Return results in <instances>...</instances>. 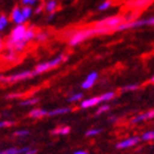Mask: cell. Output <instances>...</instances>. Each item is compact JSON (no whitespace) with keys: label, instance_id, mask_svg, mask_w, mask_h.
I'll return each instance as SVG.
<instances>
[{"label":"cell","instance_id":"30","mask_svg":"<svg viewBox=\"0 0 154 154\" xmlns=\"http://www.w3.org/2000/svg\"><path fill=\"white\" fill-rule=\"evenodd\" d=\"M22 14L23 17H24V19H29L30 17H31V14H32V9H31V7H24V8H22Z\"/></svg>","mask_w":154,"mask_h":154},{"label":"cell","instance_id":"42","mask_svg":"<svg viewBox=\"0 0 154 154\" xmlns=\"http://www.w3.org/2000/svg\"><path fill=\"white\" fill-rule=\"evenodd\" d=\"M1 78H2V77H0V82H1Z\"/></svg>","mask_w":154,"mask_h":154},{"label":"cell","instance_id":"18","mask_svg":"<svg viewBox=\"0 0 154 154\" xmlns=\"http://www.w3.org/2000/svg\"><path fill=\"white\" fill-rule=\"evenodd\" d=\"M140 138H141V141H145V142L154 141V129L153 130H148V131L143 132Z\"/></svg>","mask_w":154,"mask_h":154},{"label":"cell","instance_id":"16","mask_svg":"<svg viewBox=\"0 0 154 154\" xmlns=\"http://www.w3.org/2000/svg\"><path fill=\"white\" fill-rule=\"evenodd\" d=\"M3 60L7 62H17L18 61V54H17L16 51H12V50H8V52H6L3 54Z\"/></svg>","mask_w":154,"mask_h":154},{"label":"cell","instance_id":"43","mask_svg":"<svg viewBox=\"0 0 154 154\" xmlns=\"http://www.w3.org/2000/svg\"><path fill=\"white\" fill-rule=\"evenodd\" d=\"M0 118H1V115H0Z\"/></svg>","mask_w":154,"mask_h":154},{"label":"cell","instance_id":"39","mask_svg":"<svg viewBox=\"0 0 154 154\" xmlns=\"http://www.w3.org/2000/svg\"><path fill=\"white\" fill-rule=\"evenodd\" d=\"M54 14H55V12H53V13H51V14H50V16H48V21H50V20H52L53 19V17H54Z\"/></svg>","mask_w":154,"mask_h":154},{"label":"cell","instance_id":"3","mask_svg":"<svg viewBox=\"0 0 154 154\" xmlns=\"http://www.w3.org/2000/svg\"><path fill=\"white\" fill-rule=\"evenodd\" d=\"M26 29H28V28H26L23 24L22 26H17L16 28L12 30V32L10 34L8 41L6 42V48H8V50H11L12 46L16 44V43L24 41V35H26Z\"/></svg>","mask_w":154,"mask_h":154},{"label":"cell","instance_id":"28","mask_svg":"<svg viewBox=\"0 0 154 154\" xmlns=\"http://www.w3.org/2000/svg\"><path fill=\"white\" fill-rule=\"evenodd\" d=\"M139 88L138 84H129L127 86L122 87V91H135Z\"/></svg>","mask_w":154,"mask_h":154},{"label":"cell","instance_id":"6","mask_svg":"<svg viewBox=\"0 0 154 154\" xmlns=\"http://www.w3.org/2000/svg\"><path fill=\"white\" fill-rule=\"evenodd\" d=\"M34 75H35L34 74V71H22V72H19V73H16V74L10 75L8 77H2L1 82L6 84H14V83H18V82H21V80L32 78Z\"/></svg>","mask_w":154,"mask_h":154},{"label":"cell","instance_id":"27","mask_svg":"<svg viewBox=\"0 0 154 154\" xmlns=\"http://www.w3.org/2000/svg\"><path fill=\"white\" fill-rule=\"evenodd\" d=\"M14 123L16 122L12 120H0V130L5 128H10V127L14 125Z\"/></svg>","mask_w":154,"mask_h":154},{"label":"cell","instance_id":"24","mask_svg":"<svg viewBox=\"0 0 154 154\" xmlns=\"http://www.w3.org/2000/svg\"><path fill=\"white\" fill-rule=\"evenodd\" d=\"M30 134H31V132H30V130H28V129H18V130L14 131V133H13V135L17 137V138H26V137H29Z\"/></svg>","mask_w":154,"mask_h":154},{"label":"cell","instance_id":"13","mask_svg":"<svg viewBox=\"0 0 154 154\" xmlns=\"http://www.w3.org/2000/svg\"><path fill=\"white\" fill-rule=\"evenodd\" d=\"M72 111L71 107H60V108H55V109L48 110V117H58V116L67 115Z\"/></svg>","mask_w":154,"mask_h":154},{"label":"cell","instance_id":"11","mask_svg":"<svg viewBox=\"0 0 154 154\" xmlns=\"http://www.w3.org/2000/svg\"><path fill=\"white\" fill-rule=\"evenodd\" d=\"M11 20L16 23L17 26H22L23 23L26 22V19L22 14V10L20 9L19 7H16L11 12Z\"/></svg>","mask_w":154,"mask_h":154},{"label":"cell","instance_id":"22","mask_svg":"<svg viewBox=\"0 0 154 154\" xmlns=\"http://www.w3.org/2000/svg\"><path fill=\"white\" fill-rule=\"evenodd\" d=\"M57 8V1L56 0H48L45 5V10L50 13L55 12V10Z\"/></svg>","mask_w":154,"mask_h":154},{"label":"cell","instance_id":"35","mask_svg":"<svg viewBox=\"0 0 154 154\" xmlns=\"http://www.w3.org/2000/svg\"><path fill=\"white\" fill-rule=\"evenodd\" d=\"M35 2H36V0H22V3L24 5V7L33 6Z\"/></svg>","mask_w":154,"mask_h":154},{"label":"cell","instance_id":"2","mask_svg":"<svg viewBox=\"0 0 154 154\" xmlns=\"http://www.w3.org/2000/svg\"><path fill=\"white\" fill-rule=\"evenodd\" d=\"M65 61H66V56H65L64 54H60L55 58L51 60V61L43 62V63H40V64L36 65L35 68H34V74L35 75L43 74V73L50 71V69H52V68L57 67L58 65H61L62 63Z\"/></svg>","mask_w":154,"mask_h":154},{"label":"cell","instance_id":"36","mask_svg":"<svg viewBox=\"0 0 154 154\" xmlns=\"http://www.w3.org/2000/svg\"><path fill=\"white\" fill-rule=\"evenodd\" d=\"M42 10H43V5H40V6L38 7L35 9V13L36 14H38V13H41L42 12Z\"/></svg>","mask_w":154,"mask_h":154},{"label":"cell","instance_id":"32","mask_svg":"<svg viewBox=\"0 0 154 154\" xmlns=\"http://www.w3.org/2000/svg\"><path fill=\"white\" fill-rule=\"evenodd\" d=\"M110 7H111V1H103V3H100L99 5L98 9H99L100 11H103V10L109 9Z\"/></svg>","mask_w":154,"mask_h":154},{"label":"cell","instance_id":"23","mask_svg":"<svg viewBox=\"0 0 154 154\" xmlns=\"http://www.w3.org/2000/svg\"><path fill=\"white\" fill-rule=\"evenodd\" d=\"M38 103V98H28V99L21 100L20 101V106L22 107H30V106H34Z\"/></svg>","mask_w":154,"mask_h":154},{"label":"cell","instance_id":"26","mask_svg":"<svg viewBox=\"0 0 154 154\" xmlns=\"http://www.w3.org/2000/svg\"><path fill=\"white\" fill-rule=\"evenodd\" d=\"M153 1V0H134L131 2V6L133 8H143L144 6L149 5V3Z\"/></svg>","mask_w":154,"mask_h":154},{"label":"cell","instance_id":"8","mask_svg":"<svg viewBox=\"0 0 154 154\" xmlns=\"http://www.w3.org/2000/svg\"><path fill=\"white\" fill-rule=\"evenodd\" d=\"M154 119V109L146 110L144 112H141L139 115L134 116L133 118H131L130 122L132 125H138V123H142V122L149 121V120H152Z\"/></svg>","mask_w":154,"mask_h":154},{"label":"cell","instance_id":"41","mask_svg":"<svg viewBox=\"0 0 154 154\" xmlns=\"http://www.w3.org/2000/svg\"><path fill=\"white\" fill-rule=\"evenodd\" d=\"M150 82H151V83H153V84H154V75L151 77V79H150Z\"/></svg>","mask_w":154,"mask_h":154},{"label":"cell","instance_id":"15","mask_svg":"<svg viewBox=\"0 0 154 154\" xmlns=\"http://www.w3.org/2000/svg\"><path fill=\"white\" fill-rule=\"evenodd\" d=\"M26 146H22V148H18V146H9L3 150H0V154H20L22 153Z\"/></svg>","mask_w":154,"mask_h":154},{"label":"cell","instance_id":"10","mask_svg":"<svg viewBox=\"0 0 154 154\" xmlns=\"http://www.w3.org/2000/svg\"><path fill=\"white\" fill-rule=\"evenodd\" d=\"M97 79H98V73L97 72H91V73L87 75V77L85 78V80L82 83L80 86H82L83 89H90L96 84Z\"/></svg>","mask_w":154,"mask_h":154},{"label":"cell","instance_id":"21","mask_svg":"<svg viewBox=\"0 0 154 154\" xmlns=\"http://www.w3.org/2000/svg\"><path fill=\"white\" fill-rule=\"evenodd\" d=\"M101 132H103V129H100V128H90V129H88L86 132H85V135H86L87 138H94V137L99 135Z\"/></svg>","mask_w":154,"mask_h":154},{"label":"cell","instance_id":"44","mask_svg":"<svg viewBox=\"0 0 154 154\" xmlns=\"http://www.w3.org/2000/svg\"><path fill=\"white\" fill-rule=\"evenodd\" d=\"M36 1H38V0H36Z\"/></svg>","mask_w":154,"mask_h":154},{"label":"cell","instance_id":"25","mask_svg":"<svg viewBox=\"0 0 154 154\" xmlns=\"http://www.w3.org/2000/svg\"><path fill=\"white\" fill-rule=\"evenodd\" d=\"M109 110H110V105H108V103H103V105H100V106L98 107V109L96 110L95 115L101 116V115H103V113L108 112Z\"/></svg>","mask_w":154,"mask_h":154},{"label":"cell","instance_id":"1","mask_svg":"<svg viewBox=\"0 0 154 154\" xmlns=\"http://www.w3.org/2000/svg\"><path fill=\"white\" fill-rule=\"evenodd\" d=\"M110 32L109 29H106V28H90V29H84L80 30V31H77L75 32L73 35L71 36L69 41H68V44L71 46H76L79 43H82L83 41L87 40V38H91L93 35H97V34H106V33Z\"/></svg>","mask_w":154,"mask_h":154},{"label":"cell","instance_id":"31","mask_svg":"<svg viewBox=\"0 0 154 154\" xmlns=\"http://www.w3.org/2000/svg\"><path fill=\"white\" fill-rule=\"evenodd\" d=\"M48 34L46 32H38L36 33V36H35V40L38 42H44L46 38H48Z\"/></svg>","mask_w":154,"mask_h":154},{"label":"cell","instance_id":"17","mask_svg":"<svg viewBox=\"0 0 154 154\" xmlns=\"http://www.w3.org/2000/svg\"><path fill=\"white\" fill-rule=\"evenodd\" d=\"M83 100H84V94L83 93H74L68 97L67 101L68 103H82Z\"/></svg>","mask_w":154,"mask_h":154},{"label":"cell","instance_id":"5","mask_svg":"<svg viewBox=\"0 0 154 154\" xmlns=\"http://www.w3.org/2000/svg\"><path fill=\"white\" fill-rule=\"evenodd\" d=\"M144 26H154V17H150L144 20H133L130 22L122 23L121 26H118V31H123V30L135 29V28H141Z\"/></svg>","mask_w":154,"mask_h":154},{"label":"cell","instance_id":"20","mask_svg":"<svg viewBox=\"0 0 154 154\" xmlns=\"http://www.w3.org/2000/svg\"><path fill=\"white\" fill-rule=\"evenodd\" d=\"M36 36V33L35 31H34V29H33V26H31L30 28H28L26 29V35H24V42H30L31 40H33V38H35Z\"/></svg>","mask_w":154,"mask_h":154},{"label":"cell","instance_id":"37","mask_svg":"<svg viewBox=\"0 0 154 154\" xmlns=\"http://www.w3.org/2000/svg\"><path fill=\"white\" fill-rule=\"evenodd\" d=\"M73 154H88V152L85 151V150H77V151H75Z\"/></svg>","mask_w":154,"mask_h":154},{"label":"cell","instance_id":"40","mask_svg":"<svg viewBox=\"0 0 154 154\" xmlns=\"http://www.w3.org/2000/svg\"><path fill=\"white\" fill-rule=\"evenodd\" d=\"M2 48H3V43H2V41H1V38H0V51L2 50Z\"/></svg>","mask_w":154,"mask_h":154},{"label":"cell","instance_id":"34","mask_svg":"<svg viewBox=\"0 0 154 154\" xmlns=\"http://www.w3.org/2000/svg\"><path fill=\"white\" fill-rule=\"evenodd\" d=\"M22 96V94L21 93H13V94H9V95H7L6 98L7 99H17V98H19V97Z\"/></svg>","mask_w":154,"mask_h":154},{"label":"cell","instance_id":"19","mask_svg":"<svg viewBox=\"0 0 154 154\" xmlns=\"http://www.w3.org/2000/svg\"><path fill=\"white\" fill-rule=\"evenodd\" d=\"M116 97L115 91H107V93H103V95H100V100H101V103H109Z\"/></svg>","mask_w":154,"mask_h":154},{"label":"cell","instance_id":"9","mask_svg":"<svg viewBox=\"0 0 154 154\" xmlns=\"http://www.w3.org/2000/svg\"><path fill=\"white\" fill-rule=\"evenodd\" d=\"M100 103H101L100 96H95V97L87 98V99H84L83 101L79 103V106L82 109H89V108L98 106V105H100Z\"/></svg>","mask_w":154,"mask_h":154},{"label":"cell","instance_id":"12","mask_svg":"<svg viewBox=\"0 0 154 154\" xmlns=\"http://www.w3.org/2000/svg\"><path fill=\"white\" fill-rule=\"evenodd\" d=\"M29 117L31 119H42L48 117V110L44 108H33L29 111Z\"/></svg>","mask_w":154,"mask_h":154},{"label":"cell","instance_id":"4","mask_svg":"<svg viewBox=\"0 0 154 154\" xmlns=\"http://www.w3.org/2000/svg\"><path fill=\"white\" fill-rule=\"evenodd\" d=\"M125 17L121 16H115V17H110V18H107L105 20H101L99 22L96 23V28H106V29H109L110 31L112 30H117L119 26H121L122 23H125Z\"/></svg>","mask_w":154,"mask_h":154},{"label":"cell","instance_id":"29","mask_svg":"<svg viewBox=\"0 0 154 154\" xmlns=\"http://www.w3.org/2000/svg\"><path fill=\"white\" fill-rule=\"evenodd\" d=\"M8 26V18L5 14L0 16V31L6 29V26Z\"/></svg>","mask_w":154,"mask_h":154},{"label":"cell","instance_id":"14","mask_svg":"<svg viewBox=\"0 0 154 154\" xmlns=\"http://www.w3.org/2000/svg\"><path fill=\"white\" fill-rule=\"evenodd\" d=\"M52 135H67L71 133V127L68 125H60L51 131Z\"/></svg>","mask_w":154,"mask_h":154},{"label":"cell","instance_id":"38","mask_svg":"<svg viewBox=\"0 0 154 154\" xmlns=\"http://www.w3.org/2000/svg\"><path fill=\"white\" fill-rule=\"evenodd\" d=\"M117 120H118V118H117V117H115V116H112V117H110V118H109L110 122H116Z\"/></svg>","mask_w":154,"mask_h":154},{"label":"cell","instance_id":"33","mask_svg":"<svg viewBox=\"0 0 154 154\" xmlns=\"http://www.w3.org/2000/svg\"><path fill=\"white\" fill-rule=\"evenodd\" d=\"M36 152H38V150H36V149L31 148V146H26V150H24L22 153H20V154H36Z\"/></svg>","mask_w":154,"mask_h":154},{"label":"cell","instance_id":"7","mask_svg":"<svg viewBox=\"0 0 154 154\" xmlns=\"http://www.w3.org/2000/svg\"><path fill=\"white\" fill-rule=\"evenodd\" d=\"M140 141H141L140 137H138V135H132V137H129V138H125L123 140H121V141H119L116 144V149H118V150L131 149L133 146H137L140 143Z\"/></svg>","mask_w":154,"mask_h":154}]
</instances>
